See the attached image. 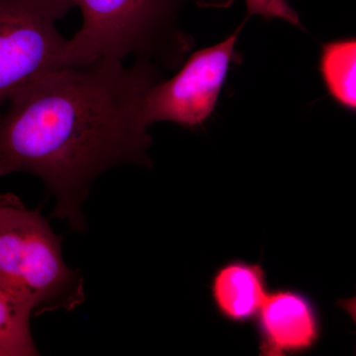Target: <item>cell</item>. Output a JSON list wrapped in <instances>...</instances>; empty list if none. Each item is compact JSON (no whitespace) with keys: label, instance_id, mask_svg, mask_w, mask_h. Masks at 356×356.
I'll list each match as a JSON object with an SVG mask.
<instances>
[{"label":"cell","instance_id":"6da1fadb","mask_svg":"<svg viewBox=\"0 0 356 356\" xmlns=\"http://www.w3.org/2000/svg\"><path fill=\"white\" fill-rule=\"evenodd\" d=\"M161 79L149 63L102 60L33 79L0 113V168L40 178L55 198L54 215L83 231V204L98 177L153 165L143 98Z\"/></svg>","mask_w":356,"mask_h":356},{"label":"cell","instance_id":"7a4b0ae2","mask_svg":"<svg viewBox=\"0 0 356 356\" xmlns=\"http://www.w3.org/2000/svg\"><path fill=\"white\" fill-rule=\"evenodd\" d=\"M83 15L81 29L67 39V65L126 58L158 69L177 70L194 41L180 26L188 6L228 8L234 0H72Z\"/></svg>","mask_w":356,"mask_h":356},{"label":"cell","instance_id":"3957f363","mask_svg":"<svg viewBox=\"0 0 356 356\" xmlns=\"http://www.w3.org/2000/svg\"><path fill=\"white\" fill-rule=\"evenodd\" d=\"M0 287L35 313L72 310L86 298L81 274L67 266L62 238L38 210L13 193L0 196Z\"/></svg>","mask_w":356,"mask_h":356},{"label":"cell","instance_id":"277c9868","mask_svg":"<svg viewBox=\"0 0 356 356\" xmlns=\"http://www.w3.org/2000/svg\"><path fill=\"white\" fill-rule=\"evenodd\" d=\"M72 0H0V108L33 79L67 67L58 22Z\"/></svg>","mask_w":356,"mask_h":356},{"label":"cell","instance_id":"5b68a950","mask_svg":"<svg viewBox=\"0 0 356 356\" xmlns=\"http://www.w3.org/2000/svg\"><path fill=\"white\" fill-rule=\"evenodd\" d=\"M221 43L194 51L170 79L149 86L143 98V118L147 126L170 122L181 127H200L216 108L231 65L243 62L236 50L241 30Z\"/></svg>","mask_w":356,"mask_h":356},{"label":"cell","instance_id":"8992f818","mask_svg":"<svg viewBox=\"0 0 356 356\" xmlns=\"http://www.w3.org/2000/svg\"><path fill=\"white\" fill-rule=\"evenodd\" d=\"M259 355L285 356L307 353L322 337V318L310 296L292 288L268 292L255 318Z\"/></svg>","mask_w":356,"mask_h":356},{"label":"cell","instance_id":"52a82bcc","mask_svg":"<svg viewBox=\"0 0 356 356\" xmlns=\"http://www.w3.org/2000/svg\"><path fill=\"white\" fill-rule=\"evenodd\" d=\"M210 292L217 313L225 321L248 324L259 315L269 292L266 269L261 262H226L213 274Z\"/></svg>","mask_w":356,"mask_h":356},{"label":"cell","instance_id":"ba28073f","mask_svg":"<svg viewBox=\"0 0 356 356\" xmlns=\"http://www.w3.org/2000/svg\"><path fill=\"white\" fill-rule=\"evenodd\" d=\"M318 72L330 97L339 106L356 110V40H334L322 44Z\"/></svg>","mask_w":356,"mask_h":356},{"label":"cell","instance_id":"9c48e42d","mask_svg":"<svg viewBox=\"0 0 356 356\" xmlns=\"http://www.w3.org/2000/svg\"><path fill=\"white\" fill-rule=\"evenodd\" d=\"M32 309L19 297L0 287V348L8 356L38 355L30 318Z\"/></svg>","mask_w":356,"mask_h":356},{"label":"cell","instance_id":"30bf717a","mask_svg":"<svg viewBox=\"0 0 356 356\" xmlns=\"http://www.w3.org/2000/svg\"><path fill=\"white\" fill-rule=\"evenodd\" d=\"M247 3V15L245 21L252 16H259L264 20L274 19L285 21L294 27L304 29L300 22L299 14L288 0H245Z\"/></svg>","mask_w":356,"mask_h":356},{"label":"cell","instance_id":"8fae6325","mask_svg":"<svg viewBox=\"0 0 356 356\" xmlns=\"http://www.w3.org/2000/svg\"><path fill=\"white\" fill-rule=\"evenodd\" d=\"M0 356H8L7 355L6 351L1 348H0Z\"/></svg>","mask_w":356,"mask_h":356},{"label":"cell","instance_id":"7c38bea8","mask_svg":"<svg viewBox=\"0 0 356 356\" xmlns=\"http://www.w3.org/2000/svg\"><path fill=\"white\" fill-rule=\"evenodd\" d=\"M6 177V175H4V172H2L1 168H0V177Z\"/></svg>","mask_w":356,"mask_h":356}]
</instances>
